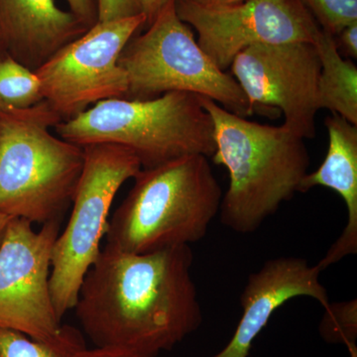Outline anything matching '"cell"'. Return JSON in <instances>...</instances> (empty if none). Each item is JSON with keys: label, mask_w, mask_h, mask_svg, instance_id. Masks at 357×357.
I'll return each mask as SVG.
<instances>
[{"label": "cell", "mask_w": 357, "mask_h": 357, "mask_svg": "<svg viewBox=\"0 0 357 357\" xmlns=\"http://www.w3.org/2000/svg\"><path fill=\"white\" fill-rule=\"evenodd\" d=\"M84 150L69 222L52 252L50 288L60 319L76 306L82 282L100 255L115 196L142 169L136 155L119 145L98 143Z\"/></svg>", "instance_id": "52a82bcc"}, {"label": "cell", "mask_w": 357, "mask_h": 357, "mask_svg": "<svg viewBox=\"0 0 357 357\" xmlns=\"http://www.w3.org/2000/svg\"><path fill=\"white\" fill-rule=\"evenodd\" d=\"M60 231L61 220L35 230L28 220L11 218L0 243V328L48 344L74 333L61 326L52 299V252Z\"/></svg>", "instance_id": "9c48e42d"}, {"label": "cell", "mask_w": 357, "mask_h": 357, "mask_svg": "<svg viewBox=\"0 0 357 357\" xmlns=\"http://www.w3.org/2000/svg\"><path fill=\"white\" fill-rule=\"evenodd\" d=\"M83 347L76 330L64 342L48 344L16 331L0 328V357H70Z\"/></svg>", "instance_id": "e0dca14e"}, {"label": "cell", "mask_w": 357, "mask_h": 357, "mask_svg": "<svg viewBox=\"0 0 357 357\" xmlns=\"http://www.w3.org/2000/svg\"><path fill=\"white\" fill-rule=\"evenodd\" d=\"M321 270L299 257L268 260L248 277L241 296V321L225 349L213 357H248L253 342L274 312L289 301L310 297L324 307L330 304L328 292L319 281Z\"/></svg>", "instance_id": "7c38bea8"}, {"label": "cell", "mask_w": 357, "mask_h": 357, "mask_svg": "<svg viewBox=\"0 0 357 357\" xmlns=\"http://www.w3.org/2000/svg\"><path fill=\"white\" fill-rule=\"evenodd\" d=\"M335 44L340 53L345 58H357V22L345 26L335 36Z\"/></svg>", "instance_id": "7402d4cb"}, {"label": "cell", "mask_w": 357, "mask_h": 357, "mask_svg": "<svg viewBox=\"0 0 357 357\" xmlns=\"http://www.w3.org/2000/svg\"><path fill=\"white\" fill-rule=\"evenodd\" d=\"M204 6H227V4L237 3V2L243 1V0H192Z\"/></svg>", "instance_id": "d4e9b609"}, {"label": "cell", "mask_w": 357, "mask_h": 357, "mask_svg": "<svg viewBox=\"0 0 357 357\" xmlns=\"http://www.w3.org/2000/svg\"><path fill=\"white\" fill-rule=\"evenodd\" d=\"M251 109L275 107L284 123L304 139L316 136L321 63L314 43L256 44L229 67Z\"/></svg>", "instance_id": "8fae6325"}, {"label": "cell", "mask_w": 357, "mask_h": 357, "mask_svg": "<svg viewBox=\"0 0 357 357\" xmlns=\"http://www.w3.org/2000/svg\"><path fill=\"white\" fill-rule=\"evenodd\" d=\"M13 218L0 213V243H1L2 238H3L4 232H6L7 225Z\"/></svg>", "instance_id": "484cf974"}, {"label": "cell", "mask_w": 357, "mask_h": 357, "mask_svg": "<svg viewBox=\"0 0 357 357\" xmlns=\"http://www.w3.org/2000/svg\"><path fill=\"white\" fill-rule=\"evenodd\" d=\"M54 131L81 147L109 143L128 148L142 169L190 155L210 158L215 151L213 121L202 96L183 91L146 100H102Z\"/></svg>", "instance_id": "5b68a950"}, {"label": "cell", "mask_w": 357, "mask_h": 357, "mask_svg": "<svg viewBox=\"0 0 357 357\" xmlns=\"http://www.w3.org/2000/svg\"><path fill=\"white\" fill-rule=\"evenodd\" d=\"M321 337L332 344H344L349 351L356 349L357 302L330 303L319 326Z\"/></svg>", "instance_id": "ac0fdd59"}, {"label": "cell", "mask_w": 357, "mask_h": 357, "mask_svg": "<svg viewBox=\"0 0 357 357\" xmlns=\"http://www.w3.org/2000/svg\"><path fill=\"white\" fill-rule=\"evenodd\" d=\"M321 63L319 107L357 126V68L338 51L335 37L321 30L314 42Z\"/></svg>", "instance_id": "9a60e30c"}, {"label": "cell", "mask_w": 357, "mask_h": 357, "mask_svg": "<svg viewBox=\"0 0 357 357\" xmlns=\"http://www.w3.org/2000/svg\"><path fill=\"white\" fill-rule=\"evenodd\" d=\"M178 17L198 33V43L220 70L256 44L314 43L321 28L302 0H243L204 6L176 0Z\"/></svg>", "instance_id": "30bf717a"}, {"label": "cell", "mask_w": 357, "mask_h": 357, "mask_svg": "<svg viewBox=\"0 0 357 357\" xmlns=\"http://www.w3.org/2000/svg\"><path fill=\"white\" fill-rule=\"evenodd\" d=\"M86 30L55 0H0V39L8 55L33 72Z\"/></svg>", "instance_id": "4fadbf2b"}, {"label": "cell", "mask_w": 357, "mask_h": 357, "mask_svg": "<svg viewBox=\"0 0 357 357\" xmlns=\"http://www.w3.org/2000/svg\"><path fill=\"white\" fill-rule=\"evenodd\" d=\"M144 26V14L98 22L35 70L44 102L62 121L102 100L126 98L128 77L119 57Z\"/></svg>", "instance_id": "ba28073f"}, {"label": "cell", "mask_w": 357, "mask_h": 357, "mask_svg": "<svg viewBox=\"0 0 357 357\" xmlns=\"http://www.w3.org/2000/svg\"><path fill=\"white\" fill-rule=\"evenodd\" d=\"M60 122L44 100L0 112V213L43 225L72 206L84 150L51 132Z\"/></svg>", "instance_id": "277c9868"}, {"label": "cell", "mask_w": 357, "mask_h": 357, "mask_svg": "<svg viewBox=\"0 0 357 357\" xmlns=\"http://www.w3.org/2000/svg\"><path fill=\"white\" fill-rule=\"evenodd\" d=\"M6 55H8V54H7L6 48H4V45L2 43L1 39H0V61L6 57ZM7 109H8V107H7L6 105L0 100V112H4V110Z\"/></svg>", "instance_id": "4316f807"}, {"label": "cell", "mask_w": 357, "mask_h": 357, "mask_svg": "<svg viewBox=\"0 0 357 357\" xmlns=\"http://www.w3.org/2000/svg\"><path fill=\"white\" fill-rule=\"evenodd\" d=\"M70 11L88 29L98 22V0H67Z\"/></svg>", "instance_id": "44dd1931"}, {"label": "cell", "mask_w": 357, "mask_h": 357, "mask_svg": "<svg viewBox=\"0 0 357 357\" xmlns=\"http://www.w3.org/2000/svg\"><path fill=\"white\" fill-rule=\"evenodd\" d=\"M202 102L213 123V162L229 174L220 220L234 231L251 234L301 191L310 167L306 139L283 124L248 121L204 96Z\"/></svg>", "instance_id": "7a4b0ae2"}, {"label": "cell", "mask_w": 357, "mask_h": 357, "mask_svg": "<svg viewBox=\"0 0 357 357\" xmlns=\"http://www.w3.org/2000/svg\"><path fill=\"white\" fill-rule=\"evenodd\" d=\"M107 225V243L124 252L190 245L206 236L222 191L208 157L190 155L141 169Z\"/></svg>", "instance_id": "3957f363"}, {"label": "cell", "mask_w": 357, "mask_h": 357, "mask_svg": "<svg viewBox=\"0 0 357 357\" xmlns=\"http://www.w3.org/2000/svg\"><path fill=\"white\" fill-rule=\"evenodd\" d=\"M190 245L124 252L105 245L86 272L77 321L98 347L155 357L171 351L203 321Z\"/></svg>", "instance_id": "6da1fadb"}, {"label": "cell", "mask_w": 357, "mask_h": 357, "mask_svg": "<svg viewBox=\"0 0 357 357\" xmlns=\"http://www.w3.org/2000/svg\"><path fill=\"white\" fill-rule=\"evenodd\" d=\"M328 152L316 171L307 173L301 185L302 192L312 188H328L340 195L347 211L344 231L319 260L321 271L357 253V126L337 114L326 119Z\"/></svg>", "instance_id": "5bb4252c"}, {"label": "cell", "mask_w": 357, "mask_h": 357, "mask_svg": "<svg viewBox=\"0 0 357 357\" xmlns=\"http://www.w3.org/2000/svg\"><path fill=\"white\" fill-rule=\"evenodd\" d=\"M0 100L13 109H29L43 102L36 73L9 55L0 61Z\"/></svg>", "instance_id": "2e32d148"}, {"label": "cell", "mask_w": 357, "mask_h": 357, "mask_svg": "<svg viewBox=\"0 0 357 357\" xmlns=\"http://www.w3.org/2000/svg\"><path fill=\"white\" fill-rule=\"evenodd\" d=\"M70 357H142L122 349L112 347H98L88 349L86 347L77 349Z\"/></svg>", "instance_id": "603a6c76"}, {"label": "cell", "mask_w": 357, "mask_h": 357, "mask_svg": "<svg viewBox=\"0 0 357 357\" xmlns=\"http://www.w3.org/2000/svg\"><path fill=\"white\" fill-rule=\"evenodd\" d=\"M139 1L142 6L143 14L146 17V26H148L154 20L168 0H139Z\"/></svg>", "instance_id": "cb8c5ba5"}, {"label": "cell", "mask_w": 357, "mask_h": 357, "mask_svg": "<svg viewBox=\"0 0 357 357\" xmlns=\"http://www.w3.org/2000/svg\"><path fill=\"white\" fill-rule=\"evenodd\" d=\"M143 14L139 0H98V22H107Z\"/></svg>", "instance_id": "ffe728a7"}, {"label": "cell", "mask_w": 357, "mask_h": 357, "mask_svg": "<svg viewBox=\"0 0 357 357\" xmlns=\"http://www.w3.org/2000/svg\"><path fill=\"white\" fill-rule=\"evenodd\" d=\"M142 34L124 47L119 64L128 77V100H146L171 91L211 98L248 117L253 110L241 86L199 47L191 27L168 0Z\"/></svg>", "instance_id": "8992f818"}, {"label": "cell", "mask_w": 357, "mask_h": 357, "mask_svg": "<svg viewBox=\"0 0 357 357\" xmlns=\"http://www.w3.org/2000/svg\"><path fill=\"white\" fill-rule=\"evenodd\" d=\"M324 31L333 37L357 22V0H302Z\"/></svg>", "instance_id": "d6986e66"}]
</instances>
